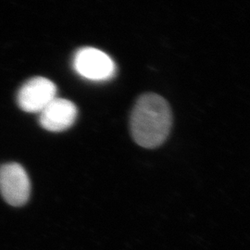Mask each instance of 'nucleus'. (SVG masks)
Masks as SVG:
<instances>
[{
	"label": "nucleus",
	"mask_w": 250,
	"mask_h": 250,
	"mask_svg": "<svg viewBox=\"0 0 250 250\" xmlns=\"http://www.w3.org/2000/svg\"><path fill=\"white\" fill-rule=\"evenodd\" d=\"M172 124L168 102L156 94H146L134 105L130 127L135 143L154 148L163 143L170 134Z\"/></svg>",
	"instance_id": "obj_1"
},
{
	"label": "nucleus",
	"mask_w": 250,
	"mask_h": 250,
	"mask_svg": "<svg viewBox=\"0 0 250 250\" xmlns=\"http://www.w3.org/2000/svg\"><path fill=\"white\" fill-rule=\"evenodd\" d=\"M75 72L87 80L104 82L116 74V64L107 54L95 47L80 48L73 57Z\"/></svg>",
	"instance_id": "obj_2"
},
{
	"label": "nucleus",
	"mask_w": 250,
	"mask_h": 250,
	"mask_svg": "<svg viewBox=\"0 0 250 250\" xmlns=\"http://www.w3.org/2000/svg\"><path fill=\"white\" fill-rule=\"evenodd\" d=\"M0 193L9 205H24L31 194V183L25 170L18 163L0 167Z\"/></svg>",
	"instance_id": "obj_3"
},
{
	"label": "nucleus",
	"mask_w": 250,
	"mask_h": 250,
	"mask_svg": "<svg viewBox=\"0 0 250 250\" xmlns=\"http://www.w3.org/2000/svg\"><path fill=\"white\" fill-rule=\"evenodd\" d=\"M57 98V86L45 77H34L25 82L17 96L19 107L30 113H40Z\"/></svg>",
	"instance_id": "obj_4"
},
{
	"label": "nucleus",
	"mask_w": 250,
	"mask_h": 250,
	"mask_svg": "<svg viewBox=\"0 0 250 250\" xmlns=\"http://www.w3.org/2000/svg\"><path fill=\"white\" fill-rule=\"evenodd\" d=\"M78 109L68 99L56 98L39 113V124L47 131L62 132L75 123Z\"/></svg>",
	"instance_id": "obj_5"
}]
</instances>
